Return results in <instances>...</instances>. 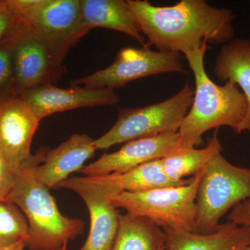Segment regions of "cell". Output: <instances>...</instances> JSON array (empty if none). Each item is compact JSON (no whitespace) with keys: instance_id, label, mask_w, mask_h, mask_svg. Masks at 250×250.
<instances>
[{"instance_id":"1","label":"cell","mask_w":250,"mask_h":250,"mask_svg":"<svg viewBox=\"0 0 250 250\" xmlns=\"http://www.w3.org/2000/svg\"><path fill=\"white\" fill-rule=\"evenodd\" d=\"M126 1L146 36L145 45L159 52L185 54L205 42L224 45L234 37L232 10L205 0H182L170 6H154L147 0Z\"/></svg>"},{"instance_id":"2","label":"cell","mask_w":250,"mask_h":250,"mask_svg":"<svg viewBox=\"0 0 250 250\" xmlns=\"http://www.w3.org/2000/svg\"><path fill=\"white\" fill-rule=\"evenodd\" d=\"M207 42L201 48L184 54L195 77L191 106L179 129L182 148L204 144L202 136L210 129L227 126L241 134L250 131L248 102L238 85L231 82L219 85L207 75L205 56Z\"/></svg>"},{"instance_id":"3","label":"cell","mask_w":250,"mask_h":250,"mask_svg":"<svg viewBox=\"0 0 250 250\" xmlns=\"http://www.w3.org/2000/svg\"><path fill=\"white\" fill-rule=\"evenodd\" d=\"M47 149H42L16 173L7 202L17 205L29 224V250H62L83 231L80 219L64 216L59 211L48 188L35 179L34 170L43 162Z\"/></svg>"},{"instance_id":"4","label":"cell","mask_w":250,"mask_h":250,"mask_svg":"<svg viewBox=\"0 0 250 250\" xmlns=\"http://www.w3.org/2000/svg\"><path fill=\"white\" fill-rule=\"evenodd\" d=\"M204 170L193 176L187 185L140 192L113 193L106 189L117 208L147 218L164 231L195 232L197 195Z\"/></svg>"},{"instance_id":"5","label":"cell","mask_w":250,"mask_h":250,"mask_svg":"<svg viewBox=\"0 0 250 250\" xmlns=\"http://www.w3.org/2000/svg\"><path fill=\"white\" fill-rule=\"evenodd\" d=\"M22 26L48 48L61 63L90 31L80 0H13Z\"/></svg>"},{"instance_id":"6","label":"cell","mask_w":250,"mask_h":250,"mask_svg":"<svg viewBox=\"0 0 250 250\" xmlns=\"http://www.w3.org/2000/svg\"><path fill=\"white\" fill-rule=\"evenodd\" d=\"M249 199L250 169L233 166L217 153L205 166L199 185L195 232H213L231 207Z\"/></svg>"},{"instance_id":"7","label":"cell","mask_w":250,"mask_h":250,"mask_svg":"<svg viewBox=\"0 0 250 250\" xmlns=\"http://www.w3.org/2000/svg\"><path fill=\"white\" fill-rule=\"evenodd\" d=\"M195 91L188 83L162 103L141 108H120L111 129L95 140L98 149L165 133L177 132L191 106Z\"/></svg>"},{"instance_id":"8","label":"cell","mask_w":250,"mask_h":250,"mask_svg":"<svg viewBox=\"0 0 250 250\" xmlns=\"http://www.w3.org/2000/svg\"><path fill=\"white\" fill-rule=\"evenodd\" d=\"M182 58L179 53L156 52L146 45L126 47L121 49L109 66L72 80L70 85L114 90L143 77L169 72L188 74Z\"/></svg>"},{"instance_id":"9","label":"cell","mask_w":250,"mask_h":250,"mask_svg":"<svg viewBox=\"0 0 250 250\" xmlns=\"http://www.w3.org/2000/svg\"><path fill=\"white\" fill-rule=\"evenodd\" d=\"M13 73L18 96L24 92L52 84L66 73L65 65L22 26L10 40Z\"/></svg>"},{"instance_id":"10","label":"cell","mask_w":250,"mask_h":250,"mask_svg":"<svg viewBox=\"0 0 250 250\" xmlns=\"http://www.w3.org/2000/svg\"><path fill=\"white\" fill-rule=\"evenodd\" d=\"M59 188L78 194L89 211V234L79 250H111L119 228L121 214L112 203L108 190L87 182L83 177L67 179L57 186V188Z\"/></svg>"},{"instance_id":"11","label":"cell","mask_w":250,"mask_h":250,"mask_svg":"<svg viewBox=\"0 0 250 250\" xmlns=\"http://www.w3.org/2000/svg\"><path fill=\"white\" fill-rule=\"evenodd\" d=\"M180 148L178 131L134 140L125 143L117 152L104 154L79 172L85 177L123 173L146 163L164 159Z\"/></svg>"},{"instance_id":"12","label":"cell","mask_w":250,"mask_h":250,"mask_svg":"<svg viewBox=\"0 0 250 250\" xmlns=\"http://www.w3.org/2000/svg\"><path fill=\"white\" fill-rule=\"evenodd\" d=\"M39 123L20 97L0 104V152L15 173L34 156L31 143Z\"/></svg>"},{"instance_id":"13","label":"cell","mask_w":250,"mask_h":250,"mask_svg":"<svg viewBox=\"0 0 250 250\" xmlns=\"http://www.w3.org/2000/svg\"><path fill=\"white\" fill-rule=\"evenodd\" d=\"M39 121L59 112L76 108L116 105L120 98L114 90L71 85L66 89L47 84L20 95Z\"/></svg>"},{"instance_id":"14","label":"cell","mask_w":250,"mask_h":250,"mask_svg":"<svg viewBox=\"0 0 250 250\" xmlns=\"http://www.w3.org/2000/svg\"><path fill=\"white\" fill-rule=\"evenodd\" d=\"M97 149L95 141L88 135H72L55 149L47 150L43 162L36 167L34 177L48 188H57L72 172H79Z\"/></svg>"},{"instance_id":"15","label":"cell","mask_w":250,"mask_h":250,"mask_svg":"<svg viewBox=\"0 0 250 250\" xmlns=\"http://www.w3.org/2000/svg\"><path fill=\"white\" fill-rule=\"evenodd\" d=\"M165 250H246L250 228L232 223L219 225L208 233L166 230Z\"/></svg>"},{"instance_id":"16","label":"cell","mask_w":250,"mask_h":250,"mask_svg":"<svg viewBox=\"0 0 250 250\" xmlns=\"http://www.w3.org/2000/svg\"><path fill=\"white\" fill-rule=\"evenodd\" d=\"M83 177L87 182L106 188L113 193L140 192L161 188L179 187L187 185L192 179V177L181 181L169 178L163 170L161 159L146 163L123 173Z\"/></svg>"},{"instance_id":"17","label":"cell","mask_w":250,"mask_h":250,"mask_svg":"<svg viewBox=\"0 0 250 250\" xmlns=\"http://www.w3.org/2000/svg\"><path fill=\"white\" fill-rule=\"evenodd\" d=\"M82 17L90 30L93 28H107L124 33L146 43L137 18L125 0H80Z\"/></svg>"},{"instance_id":"18","label":"cell","mask_w":250,"mask_h":250,"mask_svg":"<svg viewBox=\"0 0 250 250\" xmlns=\"http://www.w3.org/2000/svg\"><path fill=\"white\" fill-rule=\"evenodd\" d=\"M214 72L218 80L241 87L250 118V39H233L224 44L215 59Z\"/></svg>"},{"instance_id":"19","label":"cell","mask_w":250,"mask_h":250,"mask_svg":"<svg viewBox=\"0 0 250 250\" xmlns=\"http://www.w3.org/2000/svg\"><path fill=\"white\" fill-rule=\"evenodd\" d=\"M166 233L147 218L126 213L120 217L119 228L111 250H159Z\"/></svg>"},{"instance_id":"20","label":"cell","mask_w":250,"mask_h":250,"mask_svg":"<svg viewBox=\"0 0 250 250\" xmlns=\"http://www.w3.org/2000/svg\"><path fill=\"white\" fill-rule=\"evenodd\" d=\"M223 150L218 138V129L208 139L207 146L201 149L180 148L178 150L161 159L163 170L169 178L183 180L188 176H195L205 168L217 153Z\"/></svg>"},{"instance_id":"21","label":"cell","mask_w":250,"mask_h":250,"mask_svg":"<svg viewBox=\"0 0 250 250\" xmlns=\"http://www.w3.org/2000/svg\"><path fill=\"white\" fill-rule=\"evenodd\" d=\"M29 240V224L17 205L0 202V249Z\"/></svg>"},{"instance_id":"22","label":"cell","mask_w":250,"mask_h":250,"mask_svg":"<svg viewBox=\"0 0 250 250\" xmlns=\"http://www.w3.org/2000/svg\"><path fill=\"white\" fill-rule=\"evenodd\" d=\"M10 40L0 45V104L19 97L15 85Z\"/></svg>"},{"instance_id":"23","label":"cell","mask_w":250,"mask_h":250,"mask_svg":"<svg viewBox=\"0 0 250 250\" xmlns=\"http://www.w3.org/2000/svg\"><path fill=\"white\" fill-rule=\"evenodd\" d=\"M22 27V19L13 0H3L0 6V45L10 40Z\"/></svg>"},{"instance_id":"24","label":"cell","mask_w":250,"mask_h":250,"mask_svg":"<svg viewBox=\"0 0 250 250\" xmlns=\"http://www.w3.org/2000/svg\"><path fill=\"white\" fill-rule=\"evenodd\" d=\"M16 173L0 152V202H7L15 184Z\"/></svg>"},{"instance_id":"25","label":"cell","mask_w":250,"mask_h":250,"mask_svg":"<svg viewBox=\"0 0 250 250\" xmlns=\"http://www.w3.org/2000/svg\"><path fill=\"white\" fill-rule=\"evenodd\" d=\"M228 218L238 226L250 228V199L235 206Z\"/></svg>"},{"instance_id":"26","label":"cell","mask_w":250,"mask_h":250,"mask_svg":"<svg viewBox=\"0 0 250 250\" xmlns=\"http://www.w3.org/2000/svg\"><path fill=\"white\" fill-rule=\"evenodd\" d=\"M27 241H24L20 242L17 244L14 245V246L2 248V249H0V250H24V248H27Z\"/></svg>"},{"instance_id":"27","label":"cell","mask_w":250,"mask_h":250,"mask_svg":"<svg viewBox=\"0 0 250 250\" xmlns=\"http://www.w3.org/2000/svg\"><path fill=\"white\" fill-rule=\"evenodd\" d=\"M159 250H165V247H162V248H160Z\"/></svg>"},{"instance_id":"28","label":"cell","mask_w":250,"mask_h":250,"mask_svg":"<svg viewBox=\"0 0 250 250\" xmlns=\"http://www.w3.org/2000/svg\"><path fill=\"white\" fill-rule=\"evenodd\" d=\"M246 250H250V245L246 248Z\"/></svg>"},{"instance_id":"29","label":"cell","mask_w":250,"mask_h":250,"mask_svg":"<svg viewBox=\"0 0 250 250\" xmlns=\"http://www.w3.org/2000/svg\"><path fill=\"white\" fill-rule=\"evenodd\" d=\"M3 0H0V6H1V4H2Z\"/></svg>"}]
</instances>
